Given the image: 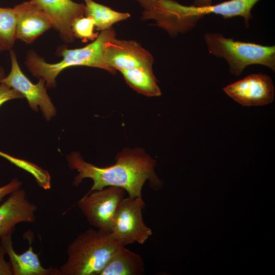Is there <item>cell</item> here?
Segmentation results:
<instances>
[{
  "mask_svg": "<svg viewBox=\"0 0 275 275\" xmlns=\"http://www.w3.org/2000/svg\"><path fill=\"white\" fill-rule=\"evenodd\" d=\"M6 251L0 244V275H13L11 264L5 259Z\"/></svg>",
  "mask_w": 275,
  "mask_h": 275,
  "instance_id": "obj_22",
  "label": "cell"
},
{
  "mask_svg": "<svg viewBox=\"0 0 275 275\" xmlns=\"http://www.w3.org/2000/svg\"><path fill=\"white\" fill-rule=\"evenodd\" d=\"M122 188L109 186L87 193L77 205L90 225L111 232L117 209L124 198Z\"/></svg>",
  "mask_w": 275,
  "mask_h": 275,
  "instance_id": "obj_7",
  "label": "cell"
},
{
  "mask_svg": "<svg viewBox=\"0 0 275 275\" xmlns=\"http://www.w3.org/2000/svg\"><path fill=\"white\" fill-rule=\"evenodd\" d=\"M21 182L17 178L13 179L7 184L0 187V203L3 199L21 186Z\"/></svg>",
  "mask_w": 275,
  "mask_h": 275,
  "instance_id": "obj_21",
  "label": "cell"
},
{
  "mask_svg": "<svg viewBox=\"0 0 275 275\" xmlns=\"http://www.w3.org/2000/svg\"><path fill=\"white\" fill-rule=\"evenodd\" d=\"M142 197L124 198L116 211L111 233L118 242L126 246L133 243L143 244L152 231L144 223Z\"/></svg>",
  "mask_w": 275,
  "mask_h": 275,
  "instance_id": "obj_6",
  "label": "cell"
},
{
  "mask_svg": "<svg viewBox=\"0 0 275 275\" xmlns=\"http://www.w3.org/2000/svg\"><path fill=\"white\" fill-rule=\"evenodd\" d=\"M145 270L142 256L120 245L99 275H142Z\"/></svg>",
  "mask_w": 275,
  "mask_h": 275,
  "instance_id": "obj_15",
  "label": "cell"
},
{
  "mask_svg": "<svg viewBox=\"0 0 275 275\" xmlns=\"http://www.w3.org/2000/svg\"><path fill=\"white\" fill-rule=\"evenodd\" d=\"M106 64L115 72L138 67H152V55L134 40H109L105 46Z\"/></svg>",
  "mask_w": 275,
  "mask_h": 275,
  "instance_id": "obj_10",
  "label": "cell"
},
{
  "mask_svg": "<svg viewBox=\"0 0 275 275\" xmlns=\"http://www.w3.org/2000/svg\"><path fill=\"white\" fill-rule=\"evenodd\" d=\"M12 235L0 238L1 244L9 258L13 275H61L59 268H45L42 265L38 257L29 240V247L24 252L18 254L14 250Z\"/></svg>",
  "mask_w": 275,
  "mask_h": 275,
  "instance_id": "obj_14",
  "label": "cell"
},
{
  "mask_svg": "<svg viewBox=\"0 0 275 275\" xmlns=\"http://www.w3.org/2000/svg\"><path fill=\"white\" fill-rule=\"evenodd\" d=\"M16 13V37L26 44L52 28L48 17L30 0L14 7Z\"/></svg>",
  "mask_w": 275,
  "mask_h": 275,
  "instance_id": "obj_13",
  "label": "cell"
},
{
  "mask_svg": "<svg viewBox=\"0 0 275 275\" xmlns=\"http://www.w3.org/2000/svg\"><path fill=\"white\" fill-rule=\"evenodd\" d=\"M11 63L9 73L1 80L3 83L19 92L25 98L30 107L35 111L41 110L47 121L55 116L57 110L48 96L45 81L41 78L37 84L33 83L20 69L15 51L9 50Z\"/></svg>",
  "mask_w": 275,
  "mask_h": 275,
  "instance_id": "obj_8",
  "label": "cell"
},
{
  "mask_svg": "<svg viewBox=\"0 0 275 275\" xmlns=\"http://www.w3.org/2000/svg\"><path fill=\"white\" fill-rule=\"evenodd\" d=\"M85 15L92 18L97 31L107 30L119 22L130 17L128 12H121L98 3L94 0H84Z\"/></svg>",
  "mask_w": 275,
  "mask_h": 275,
  "instance_id": "obj_17",
  "label": "cell"
},
{
  "mask_svg": "<svg viewBox=\"0 0 275 275\" xmlns=\"http://www.w3.org/2000/svg\"><path fill=\"white\" fill-rule=\"evenodd\" d=\"M119 72L126 83L137 92L149 97L161 95L152 67H138Z\"/></svg>",
  "mask_w": 275,
  "mask_h": 275,
  "instance_id": "obj_16",
  "label": "cell"
},
{
  "mask_svg": "<svg viewBox=\"0 0 275 275\" xmlns=\"http://www.w3.org/2000/svg\"><path fill=\"white\" fill-rule=\"evenodd\" d=\"M5 73L4 69L2 67L0 66V81L5 76Z\"/></svg>",
  "mask_w": 275,
  "mask_h": 275,
  "instance_id": "obj_25",
  "label": "cell"
},
{
  "mask_svg": "<svg viewBox=\"0 0 275 275\" xmlns=\"http://www.w3.org/2000/svg\"><path fill=\"white\" fill-rule=\"evenodd\" d=\"M95 22L88 16H83L75 19L72 24V31L74 38L81 39L82 42L94 41L99 33L95 32Z\"/></svg>",
  "mask_w": 275,
  "mask_h": 275,
  "instance_id": "obj_19",
  "label": "cell"
},
{
  "mask_svg": "<svg viewBox=\"0 0 275 275\" xmlns=\"http://www.w3.org/2000/svg\"><path fill=\"white\" fill-rule=\"evenodd\" d=\"M260 0H229L206 6H185L174 0H159L156 25L171 36L192 30L198 21L209 14L221 15L224 18H243L246 27L253 18L251 10Z\"/></svg>",
  "mask_w": 275,
  "mask_h": 275,
  "instance_id": "obj_2",
  "label": "cell"
},
{
  "mask_svg": "<svg viewBox=\"0 0 275 275\" xmlns=\"http://www.w3.org/2000/svg\"><path fill=\"white\" fill-rule=\"evenodd\" d=\"M120 245L111 232L87 229L68 245L60 274L99 275Z\"/></svg>",
  "mask_w": 275,
  "mask_h": 275,
  "instance_id": "obj_4",
  "label": "cell"
},
{
  "mask_svg": "<svg viewBox=\"0 0 275 275\" xmlns=\"http://www.w3.org/2000/svg\"><path fill=\"white\" fill-rule=\"evenodd\" d=\"M16 25L14 8L0 7V46L5 51L12 49L15 44Z\"/></svg>",
  "mask_w": 275,
  "mask_h": 275,
  "instance_id": "obj_18",
  "label": "cell"
},
{
  "mask_svg": "<svg viewBox=\"0 0 275 275\" xmlns=\"http://www.w3.org/2000/svg\"><path fill=\"white\" fill-rule=\"evenodd\" d=\"M143 8V13L150 12L155 4V0H135Z\"/></svg>",
  "mask_w": 275,
  "mask_h": 275,
  "instance_id": "obj_23",
  "label": "cell"
},
{
  "mask_svg": "<svg viewBox=\"0 0 275 275\" xmlns=\"http://www.w3.org/2000/svg\"><path fill=\"white\" fill-rule=\"evenodd\" d=\"M3 51H5L4 49L0 46V52H1Z\"/></svg>",
  "mask_w": 275,
  "mask_h": 275,
  "instance_id": "obj_26",
  "label": "cell"
},
{
  "mask_svg": "<svg viewBox=\"0 0 275 275\" xmlns=\"http://www.w3.org/2000/svg\"><path fill=\"white\" fill-rule=\"evenodd\" d=\"M204 39L209 53L224 58L230 72L239 76L251 65H260L275 71V46L235 41L218 33H207Z\"/></svg>",
  "mask_w": 275,
  "mask_h": 275,
  "instance_id": "obj_5",
  "label": "cell"
},
{
  "mask_svg": "<svg viewBox=\"0 0 275 275\" xmlns=\"http://www.w3.org/2000/svg\"><path fill=\"white\" fill-rule=\"evenodd\" d=\"M37 206L29 201L25 191L19 188L0 205V238L12 235L16 225L36 221Z\"/></svg>",
  "mask_w": 275,
  "mask_h": 275,
  "instance_id": "obj_12",
  "label": "cell"
},
{
  "mask_svg": "<svg viewBox=\"0 0 275 275\" xmlns=\"http://www.w3.org/2000/svg\"><path fill=\"white\" fill-rule=\"evenodd\" d=\"M212 5V0H195L193 5L195 6H206Z\"/></svg>",
  "mask_w": 275,
  "mask_h": 275,
  "instance_id": "obj_24",
  "label": "cell"
},
{
  "mask_svg": "<svg viewBox=\"0 0 275 275\" xmlns=\"http://www.w3.org/2000/svg\"><path fill=\"white\" fill-rule=\"evenodd\" d=\"M18 98H23V97L19 92L7 85L0 83V106L5 102Z\"/></svg>",
  "mask_w": 275,
  "mask_h": 275,
  "instance_id": "obj_20",
  "label": "cell"
},
{
  "mask_svg": "<svg viewBox=\"0 0 275 275\" xmlns=\"http://www.w3.org/2000/svg\"><path fill=\"white\" fill-rule=\"evenodd\" d=\"M231 98L244 106L265 105L271 103L274 88L271 77L264 74L249 75L223 89Z\"/></svg>",
  "mask_w": 275,
  "mask_h": 275,
  "instance_id": "obj_9",
  "label": "cell"
},
{
  "mask_svg": "<svg viewBox=\"0 0 275 275\" xmlns=\"http://www.w3.org/2000/svg\"><path fill=\"white\" fill-rule=\"evenodd\" d=\"M51 22L62 39L72 43L75 38L72 31L73 21L85 16V6L72 0H30Z\"/></svg>",
  "mask_w": 275,
  "mask_h": 275,
  "instance_id": "obj_11",
  "label": "cell"
},
{
  "mask_svg": "<svg viewBox=\"0 0 275 275\" xmlns=\"http://www.w3.org/2000/svg\"><path fill=\"white\" fill-rule=\"evenodd\" d=\"M69 167L76 170L73 185L77 186L86 178L93 184L88 193L109 186L118 187L131 197H142V191L147 181L153 188L158 187L159 180L154 168L155 161L140 150H127L118 154L113 165L99 167L86 161L78 152H72L66 157Z\"/></svg>",
  "mask_w": 275,
  "mask_h": 275,
  "instance_id": "obj_1",
  "label": "cell"
},
{
  "mask_svg": "<svg viewBox=\"0 0 275 275\" xmlns=\"http://www.w3.org/2000/svg\"><path fill=\"white\" fill-rule=\"evenodd\" d=\"M114 37L116 32L111 28L101 31L96 39L82 47L68 49L61 46L58 51L62 59L54 63L46 62L34 51L30 50L25 64L33 75L44 80L46 87L49 88L55 87L56 79L63 70L71 67L88 66L115 73L106 64L104 56L106 43Z\"/></svg>",
  "mask_w": 275,
  "mask_h": 275,
  "instance_id": "obj_3",
  "label": "cell"
}]
</instances>
